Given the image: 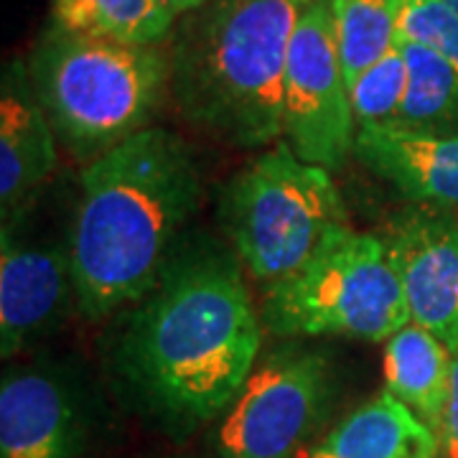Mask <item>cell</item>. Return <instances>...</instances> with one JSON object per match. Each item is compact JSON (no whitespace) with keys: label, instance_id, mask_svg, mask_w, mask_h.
Here are the masks:
<instances>
[{"label":"cell","instance_id":"cell-16","mask_svg":"<svg viewBox=\"0 0 458 458\" xmlns=\"http://www.w3.org/2000/svg\"><path fill=\"white\" fill-rule=\"evenodd\" d=\"M54 26L80 36L156 47L176 16L161 0H51Z\"/></svg>","mask_w":458,"mask_h":458},{"label":"cell","instance_id":"cell-17","mask_svg":"<svg viewBox=\"0 0 458 458\" xmlns=\"http://www.w3.org/2000/svg\"><path fill=\"white\" fill-rule=\"evenodd\" d=\"M408 92L393 125L418 132H458V69L426 44L400 36Z\"/></svg>","mask_w":458,"mask_h":458},{"label":"cell","instance_id":"cell-14","mask_svg":"<svg viewBox=\"0 0 458 458\" xmlns=\"http://www.w3.org/2000/svg\"><path fill=\"white\" fill-rule=\"evenodd\" d=\"M301 458H441V441L385 390L352 410Z\"/></svg>","mask_w":458,"mask_h":458},{"label":"cell","instance_id":"cell-21","mask_svg":"<svg viewBox=\"0 0 458 458\" xmlns=\"http://www.w3.org/2000/svg\"><path fill=\"white\" fill-rule=\"evenodd\" d=\"M438 441H441V458H458V357L451 367V387L443 410Z\"/></svg>","mask_w":458,"mask_h":458},{"label":"cell","instance_id":"cell-23","mask_svg":"<svg viewBox=\"0 0 458 458\" xmlns=\"http://www.w3.org/2000/svg\"><path fill=\"white\" fill-rule=\"evenodd\" d=\"M441 3H445L454 13H458V0H441Z\"/></svg>","mask_w":458,"mask_h":458},{"label":"cell","instance_id":"cell-7","mask_svg":"<svg viewBox=\"0 0 458 458\" xmlns=\"http://www.w3.org/2000/svg\"><path fill=\"white\" fill-rule=\"evenodd\" d=\"M336 393L327 352L283 346L240 390L216 436L219 458H301Z\"/></svg>","mask_w":458,"mask_h":458},{"label":"cell","instance_id":"cell-18","mask_svg":"<svg viewBox=\"0 0 458 458\" xmlns=\"http://www.w3.org/2000/svg\"><path fill=\"white\" fill-rule=\"evenodd\" d=\"M328 5L344 77L352 84L394 49L403 0H328Z\"/></svg>","mask_w":458,"mask_h":458},{"label":"cell","instance_id":"cell-19","mask_svg":"<svg viewBox=\"0 0 458 458\" xmlns=\"http://www.w3.org/2000/svg\"><path fill=\"white\" fill-rule=\"evenodd\" d=\"M408 92V64L400 49V38L390 54H385L375 66L361 72L349 84V102L357 128L393 125Z\"/></svg>","mask_w":458,"mask_h":458},{"label":"cell","instance_id":"cell-2","mask_svg":"<svg viewBox=\"0 0 458 458\" xmlns=\"http://www.w3.org/2000/svg\"><path fill=\"white\" fill-rule=\"evenodd\" d=\"M199 199L197 156L165 128L150 125L84 165L66 245L84 318H107L161 280Z\"/></svg>","mask_w":458,"mask_h":458},{"label":"cell","instance_id":"cell-9","mask_svg":"<svg viewBox=\"0 0 458 458\" xmlns=\"http://www.w3.org/2000/svg\"><path fill=\"white\" fill-rule=\"evenodd\" d=\"M412 324L438 336L458 357V216L415 204L394 214L382 234Z\"/></svg>","mask_w":458,"mask_h":458},{"label":"cell","instance_id":"cell-5","mask_svg":"<svg viewBox=\"0 0 458 458\" xmlns=\"http://www.w3.org/2000/svg\"><path fill=\"white\" fill-rule=\"evenodd\" d=\"M219 219L247 273L265 285L293 276L349 227L331 171L306 164L285 140L265 148L229 179Z\"/></svg>","mask_w":458,"mask_h":458},{"label":"cell","instance_id":"cell-12","mask_svg":"<svg viewBox=\"0 0 458 458\" xmlns=\"http://www.w3.org/2000/svg\"><path fill=\"white\" fill-rule=\"evenodd\" d=\"M80 451V412L59 377L41 369L3 377L0 458H77Z\"/></svg>","mask_w":458,"mask_h":458},{"label":"cell","instance_id":"cell-20","mask_svg":"<svg viewBox=\"0 0 458 458\" xmlns=\"http://www.w3.org/2000/svg\"><path fill=\"white\" fill-rule=\"evenodd\" d=\"M400 36L426 44L458 69V13L441 0H403Z\"/></svg>","mask_w":458,"mask_h":458},{"label":"cell","instance_id":"cell-10","mask_svg":"<svg viewBox=\"0 0 458 458\" xmlns=\"http://www.w3.org/2000/svg\"><path fill=\"white\" fill-rule=\"evenodd\" d=\"M74 295L69 252L18 242L3 227L0 247V354L3 360L47 334Z\"/></svg>","mask_w":458,"mask_h":458},{"label":"cell","instance_id":"cell-3","mask_svg":"<svg viewBox=\"0 0 458 458\" xmlns=\"http://www.w3.org/2000/svg\"><path fill=\"white\" fill-rule=\"evenodd\" d=\"M309 0H207L174 36L168 87L181 113L234 148L283 140L285 64Z\"/></svg>","mask_w":458,"mask_h":458},{"label":"cell","instance_id":"cell-6","mask_svg":"<svg viewBox=\"0 0 458 458\" xmlns=\"http://www.w3.org/2000/svg\"><path fill=\"white\" fill-rule=\"evenodd\" d=\"M262 327L280 339L349 336L385 344L410 309L382 237L346 227L293 276L267 285Z\"/></svg>","mask_w":458,"mask_h":458},{"label":"cell","instance_id":"cell-13","mask_svg":"<svg viewBox=\"0 0 458 458\" xmlns=\"http://www.w3.org/2000/svg\"><path fill=\"white\" fill-rule=\"evenodd\" d=\"M354 156L410 201L458 209V132L360 128Z\"/></svg>","mask_w":458,"mask_h":458},{"label":"cell","instance_id":"cell-22","mask_svg":"<svg viewBox=\"0 0 458 458\" xmlns=\"http://www.w3.org/2000/svg\"><path fill=\"white\" fill-rule=\"evenodd\" d=\"M165 8L174 13V16H186V13H191V11H197V8H201L207 0H161Z\"/></svg>","mask_w":458,"mask_h":458},{"label":"cell","instance_id":"cell-11","mask_svg":"<svg viewBox=\"0 0 458 458\" xmlns=\"http://www.w3.org/2000/svg\"><path fill=\"white\" fill-rule=\"evenodd\" d=\"M56 131L36 98L29 69L13 62L0 87V214L11 225L56 168Z\"/></svg>","mask_w":458,"mask_h":458},{"label":"cell","instance_id":"cell-8","mask_svg":"<svg viewBox=\"0 0 458 458\" xmlns=\"http://www.w3.org/2000/svg\"><path fill=\"white\" fill-rule=\"evenodd\" d=\"M357 131L331 5L328 0H309L288 49L283 140L306 164L334 174L354 156Z\"/></svg>","mask_w":458,"mask_h":458},{"label":"cell","instance_id":"cell-4","mask_svg":"<svg viewBox=\"0 0 458 458\" xmlns=\"http://www.w3.org/2000/svg\"><path fill=\"white\" fill-rule=\"evenodd\" d=\"M29 74L62 143L87 161L150 128L171 80L168 59L156 47L56 26L38 41Z\"/></svg>","mask_w":458,"mask_h":458},{"label":"cell","instance_id":"cell-1","mask_svg":"<svg viewBox=\"0 0 458 458\" xmlns=\"http://www.w3.org/2000/svg\"><path fill=\"white\" fill-rule=\"evenodd\" d=\"M242 267L222 247L176 252L125 316L120 369L174 426L197 428L227 412L258 364L265 327Z\"/></svg>","mask_w":458,"mask_h":458},{"label":"cell","instance_id":"cell-15","mask_svg":"<svg viewBox=\"0 0 458 458\" xmlns=\"http://www.w3.org/2000/svg\"><path fill=\"white\" fill-rule=\"evenodd\" d=\"M454 354L428 328L410 321L385 342V390L428 428L441 430Z\"/></svg>","mask_w":458,"mask_h":458}]
</instances>
